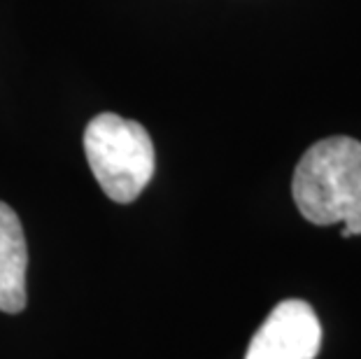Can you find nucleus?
<instances>
[{"label": "nucleus", "mask_w": 361, "mask_h": 359, "mask_svg": "<svg viewBox=\"0 0 361 359\" xmlns=\"http://www.w3.org/2000/svg\"><path fill=\"white\" fill-rule=\"evenodd\" d=\"M291 194L312 224L341 221L352 236H361V142L348 135L314 142L296 166Z\"/></svg>", "instance_id": "f257e3e1"}, {"label": "nucleus", "mask_w": 361, "mask_h": 359, "mask_svg": "<svg viewBox=\"0 0 361 359\" xmlns=\"http://www.w3.org/2000/svg\"><path fill=\"white\" fill-rule=\"evenodd\" d=\"M84 154L94 178L114 203H130L154 175V145L133 119L103 112L84 131Z\"/></svg>", "instance_id": "f03ea898"}, {"label": "nucleus", "mask_w": 361, "mask_h": 359, "mask_svg": "<svg viewBox=\"0 0 361 359\" xmlns=\"http://www.w3.org/2000/svg\"><path fill=\"white\" fill-rule=\"evenodd\" d=\"M319 348L317 312L301 299H287L275 305L252 336L245 359H314Z\"/></svg>", "instance_id": "7ed1b4c3"}, {"label": "nucleus", "mask_w": 361, "mask_h": 359, "mask_svg": "<svg viewBox=\"0 0 361 359\" xmlns=\"http://www.w3.org/2000/svg\"><path fill=\"white\" fill-rule=\"evenodd\" d=\"M28 248L21 221L10 205L0 201V310L21 312L26 308Z\"/></svg>", "instance_id": "20e7f679"}]
</instances>
